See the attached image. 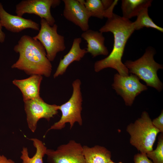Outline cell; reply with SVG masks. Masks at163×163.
<instances>
[{
    "instance_id": "cell-10",
    "label": "cell",
    "mask_w": 163,
    "mask_h": 163,
    "mask_svg": "<svg viewBox=\"0 0 163 163\" xmlns=\"http://www.w3.org/2000/svg\"><path fill=\"white\" fill-rule=\"evenodd\" d=\"M61 2L59 0H22L16 5L15 12L17 16L21 17L26 13L36 14L45 19L52 26L55 20L51 14V8L59 5Z\"/></svg>"
},
{
    "instance_id": "cell-18",
    "label": "cell",
    "mask_w": 163,
    "mask_h": 163,
    "mask_svg": "<svg viewBox=\"0 0 163 163\" xmlns=\"http://www.w3.org/2000/svg\"><path fill=\"white\" fill-rule=\"evenodd\" d=\"M121 8L122 17L129 19L137 16L145 8L151 5L152 0H122Z\"/></svg>"
},
{
    "instance_id": "cell-6",
    "label": "cell",
    "mask_w": 163,
    "mask_h": 163,
    "mask_svg": "<svg viewBox=\"0 0 163 163\" xmlns=\"http://www.w3.org/2000/svg\"><path fill=\"white\" fill-rule=\"evenodd\" d=\"M40 24L39 33L33 38L42 43L46 50L47 58L50 61H53L58 53L66 49L64 37L58 33V26L56 24L51 26L45 19H41Z\"/></svg>"
},
{
    "instance_id": "cell-13",
    "label": "cell",
    "mask_w": 163,
    "mask_h": 163,
    "mask_svg": "<svg viewBox=\"0 0 163 163\" xmlns=\"http://www.w3.org/2000/svg\"><path fill=\"white\" fill-rule=\"evenodd\" d=\"M42 79V76L34 75L24 79H14L12 82L21 92L24 102L40 97V91Z\"/></svg>"
},
{
    "instance_id": "cell-1",
    "label": "cell",
    "mask_w": 163,
    "mask_h": 163,
    "mask_svg": "<svg viewBox=\"0 0 163 163\" xmlns=\"http://www.w3.org/2000/svg\"><path fill=\"white\" fill-rule=\"evenodd\" d=\"M135 30L133 22L114 13L107 18L105 24L99 30L100 32H110L114 36L112 51L106 58L96 61L94 71L98 72L105 68H110L116 70L122 76L129 75L128 69L122 61L126 43Z\"/></svg>"
},
{
    "instance_id": "cell-14",
    "label": "cell",
    "mask_w": 163,
    "mask_h": 163,
    "mask_svg": "<svg viewBox=\"0 0 163 163\" xmlns=\"http://www.w3.org/2000/svg\"><path fill=\"white\" fill-rule=\"evenodd\" d=\"M81 37L87 43L86 50L93 57L99 55H107L109 53L107 47L104 45L105 38L102 33L91 30L83 32Z\"/></svg>"
},
{
    "instance_id": "cell-5",
    "label": "cell",
    "mask_w": 163,
    "mask_h": 163,
    "mask_svg": "<svg viewBox=\"0 0 163 163\" xmlns=\"http://www.w3.org/2000/svg\"><path fill=\"white\" fill-rule=\"evenodd\" d=\"M81 82L79 79L75 80L72 83L73 92L69 100L66 102L59 105V110L61 112L60 120L55 123L46 131L45 134L51 130H61L69 123L72 129L75 123H77L80 126L82 125L83 120L81 112L83 101L81 90Z\"/></svg>"
},
{
    "instance_id": "cell-23",
    "label": "cell",
    "mask_w": 163,
    "mask_h": 163,
    "mask_svg": "<svg viewBox=\"0 0 163 163\" xmlns=\"http://www.w3.org/2000/svg\"><path fill=\"white\" fill-rule=\"evenodd\" d=\"M134 163H153L150 160L144 153H140L135 155L134 156Z\"/></svg>"
},
{
    "instance_id": "cell-19",
    "label": "cell",
    "mask_w": 163,
    "mask_h": 163,
    "mask_svg": "<svg viewBox=\"0 0 163 163\" xmlns=\"http://www.w3.org/2000/svg\"><path fill=\"white\" fill-rule=\"evenodd\" d=\"M149 8H145L142 9L137 16L136 20L133 22L135 30H138L144 27L151 28L161 32L163 28L156 25L149 17L148 13Z\"/></svg>"
},
{
    "instance_id": "cell-8",
    "label": "cell",
    "mask_w": 163,
    "mask_h": 163,
    "mask_svg": "<svg viewBox=\"0 0 163 163\" xmlns=\"http://www.w3.org/2000/svg\"><path fill=\"white\" fill-rule=\"evenodd\" d=\"M46 155L48 163H85L83 146L74 140L55 150L47 149Z\"/></svg>"
},
{
    "instance_id": "cell-7",
    "label": "cell",
    "mask_w": 163,
    "mask_h": 163,
    "mask_svg": "<svg viewBox=\"0 0 163 163\" xmlns=\"http://www.w3.org/2000/svg\"><path fill=\"white\" fill-rule=\"evenodd\" d=\"M24 103L27 126L33 133L35 131L40 119L44 118L49 121L58 113L59 105L48 104L40 97Z\"/></svg>"
},
{
    "instance_id": "cell-20",
    "label": "cell",
    "mask_w": 163,
    "mask_h": 163,
    "mask_svg": "<svg viewBox=\"0 0 163 163\" xmlns=\"http://www.w3.org/2000/svg\"><path fill=\"white\" fill-rule=\"evenodd\" d=\"M84 5L91 17L101 19L105 18V11L101 0H86Z\"/></svg>"
},
{
    "instance_id": "cell-2",
    "label": "cell",
    "mask_w": 163,
    "mask_h": 163,
    "mask_svg": "<svg viewBox=\"0 0 163 163\" xmlns=\"http://www.w3.org/2000/svg\"><path fill=\"white\" fill-rule=\"evenodd\" d=\"M13 50L19 58L11 68L24 72L31 75H37L50 76L52 66L46 56V50L38 40L26 35L22 36Z\"/></svg>"
},
{
    "instance_id": "cell-9",
    "label": "cell",
    "mask_w": 163,
    "mask_h": 163,
    "mask_svg": "<svg viewBox=\"0 0 163 163\" xmlns=\"http://www.w3.org/2000/svg\"><path fill=\"white\" fill-rule=\"evenodd\" d=\"M139 79L132 74L125 76L118 73L114 75L112 86L117 94L122 97L126 106H131L135 97L147 89L146 86L140 82Z\"/></svg>"
},
{
    "instance_id": "cell-16",
    "label": "cell",
    "mask_w": 163,
    "mask_h": 163,
    "mask_svg": "<svg viewBox=\"0 0 163 163\" xmlns=\"http://www.w3.org/2000/svg\"><path fill=\"white\" fill-rule=\"evenodd\" d=\"M83 147L85 163H108L111 160L110 152L104 146L85 145Z\"/></svg>"
},
{
    "instance_id": "cell-22",
    "label": "cell",
    "mask_w": 163,
    "mask_h": 163,
    "mask_svg": "<svg viewBox=\"0 0 163 163\" xmlns=\"http://www.w3.org/2000/svg\"><path fill=\"white\" fill-rule=\"evenodd\" d=\"M152 124L158 129L160 132L163 133V111H161L160 115L157 118L152 120Z\"/></svg>"
},
{
    "instance_id": "cell-15",
    "label": "cell",
    "mask_w": 163,
    "mask_h": 163,
    "mask_svg": "<svg viewBox=\"0 0 163 163\" xmlns=\"http://www.w3.org/2000/svg\"><path fill=\"white\" fill-rule=\"evenodd\" d=\"M80 37L75 38L72 47L68 53L61 59L56 72L53 75L55 78L59 75H63L66 72L69 66L75 61H80L87 53L85 49L81 48L80 44L82 42Z\"/></svg>"
},
{
    "instance_id": "cell-26",
    "label": "cell",
    "mask_w": 163,
    "mask_h": 163,
    "mask_svg": "<svg viewBox=\"0 0 163 163\" xmlns=\"http://www.w3.org/2000/svg\"><path fill=\"white\" fill-rule=\"evenodd\" d=\"M108 163H115L114 162H113L111 160ZM119 163H123L121 162H120Z\"/></svg>"
},
{
    "instance_id": "cell-3",
    "label": "cell",
    "mask_w": 163,
    "mask_h": 163,
    "mask_svg": "<svg viewBox=\"0 0 163 163\" xmlns=\"http://www.w3.org/2000/svg\"><path fill=\"white\" fill-rule=\"evenodd\" d=\"M126 130L130 136V143L140 153L146 154L153 150L157 136L160 132L152 124L147 112L128 125Z\"/></svg>"
},
{
    "instance_id": "cell-25",
    "label": "cell",
    "mask_w": 163,
    "mask_h": 163,
    "mask_svg": "<svg viewBox=\"0 0 163 163\" xmlns=\"http://www.w3.org/2000/svg\"><path fill=\"white\" fill-rule=\"evenodd\" d=\"M2 27L0 22V43H1L4 42L5 38V34L2 30Z\"/></svg>"
},
{
    "instance_id": "cell-17",
    "label": "cell",
    "mask_w": 163,
    "mask_h": 163,
    "mask_svg": "<svg viewBox=\"0 0 163 163\" xmlns=\"http://www.w3.org/2000/svg\"><path fill=\"white\" fill-rule=\"evenodd\" d=\"M33 142L36 152L31 158L29 157L28 149L27 147H23L21 151L20 158L22 163H43V158L46 155L47 149L43 142L36 138L28 139Z\"/></svg>"
},
{
    "instance_id": "cell-21",
    "label": "cell",
    "mask_w": 163,
    "mask_h": 163,
    "mask_svg": "<svg viewBox=\"0 0 163 163\" xmlns=\"http://www.w3.org/2000/svg\"><path fill=\"white\" fill-rule=\"evenodd\" d=\"M148 158L151 159L153 163H163V135L161 134L158 137L157 147L146 154Z\"/></svg>"
},
{
    "instance_id": "cell-12",
    "label": "cell",
    "mask_w": 163,
    "mask_h": 163,
    "mask_svg": "<svg viewBox=\"0 0 163 163\" xmlns=\"http://www.w3.org/2000/svg\"><path fill=\"white\" fill-rule=\"evenodd\" d=\"M0 22L2 27L12 32L18 33L27 29L39 31V24L28 19L17 15H14L7 12L0 2Z\"/></svg>"
},
{
    "instance_id": "cell-24",
    "label": "cell",
    "mask_w": 163,
    "mask_h": 163,
    "mask_svg": "<svg viewBox=\"0 0 163 163\" xmlns=\"http://www.w3.org/2000/svg\"><path fill=\"white\" fill-rule=\"evenodd\" d=\"M0 163H15V162L12 160L2 155H0Z\"/></svg>"
},
{
    "instance_id": "cell-4",
    "label": "cell",
    "mask_w": 163,
    "mask_h": 163,
    "mask_svg": "<svg viewBox=\"0 0 163 163\" xmlns=\"http://www.w3.org/2000/svg\"><path fill=\"white\" fill-rule=\"evenodd\" d=\"M155 52L152 47H148L139 59L135 61L127 60L124 64L129 72L143 80L147 86L153 87L160 91L162 88L163 84L158 77L157 72L163 67L162 65L155 61L154 56Z\"/></svg>"
},
{
    "instance_id": "cell-11",
    "label": "cell",
    "mask_w": 163,
    "mask_h": 163,
    "mask_svg": "<svg viewBox=\"0 0 163 163\" xmlns=\"http://www.w3.org/2000/svg\"><path fill=\"white\" fill-rule=\"evenodd\" d=\"M63 15L66 19L79 27L83 31L89 29L88 21L91 15L84 5L78 0H63Z\"/></svg>"
}]
</instances>
